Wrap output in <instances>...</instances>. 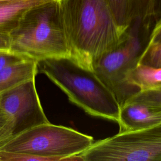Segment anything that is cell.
I'll return each instance as SVG.
<instances>
[{"mask_svg": "<svg viewBox=\"0 0 161 161\" xmlns=\"http://www.w3.org/2000/svg\"><path fill=\"white\" fill-rule=\"evenodd\" d=\"M152 0H104L123 35L136 17L145 14Z\"/></svg>", "mask_w": 161, "mask_h": 161, "instance_id": "9c48e42d", "label": "cell"}, {"mask_svg": "<svg viewBox=\"0 0 161 161\" xmlns=\"http://www.w3.org/2000/svg\"><path fill=\"white\" fill-rule=\"evenodd\" d=\"M94 142L90 135L48 122L11 137L0 150L43 157L50 161H75Z\"/></svg>", "mask_w": 161, "mask_h": 161, "instance_id": "5b68a950", "label": "cell"}, {"mask_svg": "<svg viewBox=\"0 0 161 161\" xmlns=\"http://www.w3.org/2000/svg\"><path fill=\"white\" fill-rule=\"evenodd\" d=\"M58 11L70 58L85 69L116 48L124 35L104 0H58Z\"/></svg>", "mask_w": 161, "mask_h": 161, "instance_id": "6da1fadb", "label": "cell"}, {"mask_svg": "<svg viewBox=\"0 0 161 161\" xmlns=\"http://www.w3.org/2000/svg\"><path fill=\"white\" fill-rule=\"evenodd\" d=\"M14 1H17V0H0V4L1 3H6V2Z\"/></svg>", "mask_w": 161, "mask_h": 161, "instance_id": "d6986e66", "label": "cell"}, {"mask_svg": "<svg viewBox=\"0 0 161 161\" xmlns=\"http://www.w3.org/2000/svg\"><path fill=\"white\" fill-rule=\"evenodd\" d=\"M161 14V0H152L147 12L133 19L121 43L96 62L94 71L112 91L120 105L140 92L128 77L138 64L150 33Z\"/></svg>", "mask_w": 161, "mask_h": 161, "instance_id": "3957f363", "label": "cell"}, {"mask_svg": "<svg viewBox=\"0 0 161 161\" xmlns=\"http://www.w3.org/2000/svg\"><path fill=\"white\" fill-rule=\"evenodd\" d=\"M38 71L45 75L70 102L96 118L119 122L120 104L94 71L77 64L70 57L38 61Z\"/></svg>", "mask_w": 161, "mask_h": 161, "instance_id": "7a4b0ae2", "label": "cell"}, {"mask_svg": "<svg viewBox=\"0 0 161 161\" xmlns=\"http://www.w3.org/2000/svg\"><path fill=\"white\" fill-rule=\"evenodd\" d=\"M0 108L11 119L12 136L50 122L36 91L35 77L0 93Z\"/></svg>", "mask_w": 161, "mask_h": 161, "instance_id": "52a82bcc", "label": "cell"}, {"mask_svg": "<svg viewBox=\"0 0 161 161\" xmlns=\"http://www.w3.org/2000/svg\"><path fill=\"white\" fill-rule=\"evenodd\" d=\"M50 161L49 158L30 154L0 150V161Z\"/></svg>", "mask_w": 161, "mask_h": 161, "instance_id": "4fadbf2b", "label": "cell"}, {"mask_svg": "<svg viewBox=\"0 0 161 161\" xmlns=\"http://www.w3.org/2000/svg\"><path fill=\"white\" fill-rule=\"evenodd\" d=\"M28 59L12 52H0V70L9 65Z\"/></svg>", "mask_w": 161, "mask_h": 161, "instance_id": "9a60e30c", "label": "cell"}, {"mask_svg": "<svg viewBox=\"0 0 161 161\" xmlns=\"http://www.w3.org/2000/svg\"><path fill=\"white\" fill-rule=\"evenodd\" d=\"M12 136V124L8 116L0 108V147Z\"/></svg>", "mask_w": 161, "mask_h": 161, "instance_id": "5bb4252c", "label": "cell"}, {"mask_svg": "<svg viewBox=\"0 0 161 161\" xmlns=\"http://www.w3.org/2000/svg\"><path fill=\"white\" fill-rule=\"evenodd\" d=\"M138 64L154 68H161V43L147 45Z\"/></svg>", "mask_w": 161, "mask_h": 161, "instance_id": "7c38bea8", "label": "cell"}, {"mask_svg": "<svg viewBox=\"0 0 161 161\" xmlns=\"http://www.w3.org/2000/svg\"><path fill=\"white\" fill-rule=\"evenodd\" d=\"M10 48H11L10 34L5 31H0V52H9Z\"/></svg>", "mask_w": 161, "mask_h": 161, "instance_id": "ac0fdd59", "label": "cell"}, {"mask_svg": "<svg viewBox=\"0 0 161 161\" xmlns=\"http://www.w3.org/2000/svg\"><path fill=\"white\" fill-rule=\"evenodd\" d=\"M58 0H17L0 4V31L10 33L31 9Z\"/></svg>", "mask_w": 161, "mask_h": 161, "instance_id": "30bf717a", "label": "cell"}, {"mask_svg": "<svg viewBox=\"0 0 161 161\" xmlns=\"http://www.w3.org/2000/svg\"><path fill=\"white\" fill-rule=\"evenodd\" d=\"M118 133L149 129L161 124V103L130 98L120 105Z\"/></svg>", "mask_w": 161, "mask_h": 161, "instance_id": "ba28073f", "label": "cell"}, {"mask_svg": "<svg viewBox=\"0 0 161 161\" xmlns=\"http://www.w3.org/2000/svg\"><path fill=\"white\" fill-rule=\"evenodd\" d=\"M131 98L146 99L161 103V87L148 91H140Z\"/></svg>", "mask_w": 161, "mask_h": 161, "instance_id": "2e32d148", "label": "cell"}, {"mask_svg": "<svg viewBox=\"0 0 161 161\" xmlns=\"http://www.w3.org/2000/svg\"><path fill=\"white\" fill-rule=\"evenodd\" d=\"M58 1L28 11L10 32V51L39 61L70 57V50L61 23Z\"/></svg>", "mask_w": 161, "mask_h": 161, "instance_id": "277c9868", "label": "cell"}, {"mask_svg": "<svg viewBox=\"0 0 161 161\" xmlns=\"http://www.w3.org/2000/svg\"><path fill=\"white\" fill-rule=\"evenodd\" d=\"M161 43V14L155 23L149 36L147 45Z\"/></svg>", "mask_w": 161, "mask_h": 161, "instance_id": "e0dca14e", "label": "cell"}, {"mask_svg": "<svg viewBox=\"0 0 161 161\" xmlns=\"http://www.w3.org/2000/svg\"><path fill=\"white\" fill-rule=\"evenodd\" d=\"M77 157L82 161H161V124L94 142Z\"/></svg>", "mask_w": 161, "mask_h": 161, "instance_id": "8992f818", "label": "cell"}, {"mask_svg": "<svg viewBox=\"0 0 161 161\" xmlns=\"http://www.w3.org/2000/svg\"><path fill=\"white\" fill-rule=\"evenodd\" d=\"M38 62L31 59L9 65L0 70V93L36 77Z\"/></svg>", "mask_w": 161, "mask_h": 161, "instance_id": "8fae6325", "label": "cell"}]
</instances>
